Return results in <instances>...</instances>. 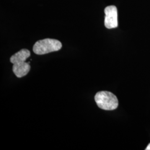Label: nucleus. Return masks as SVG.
<instances>
[{
	"instance_id": "1",
	"label": "nucleus",
	"mask_w": 150,
	"mask_h": 150,
	"mask_svg": "<svg viewBox=\"0 0 150 150\" xmlns=\"http://www.w3.org/2000/svg\"><path fill=\"white\" fill-rule=\"evenodd\" d=\"M31 55L30 51L27 49H22L10 58V62L13 64L12 71L18 78L25 76L30 72L31 67L30 63L26 62V60Z\"/></svg>"
},
{
	"instance_id": "2",
	"label": "nucleus",
	"mask_w": 150,
	"mask_h": 150,
	"mask_svg": "<svg viewBox=\"0 0 150 150\" xmlns=\"http://www.w3.org/2000/svg\"><path fill=\"white\" fill-rule=\"evenodd\" d=\"M95 101L98 107L104 110H114L118 106L117 97L109 91L98 92L95 96Z\"/></svg>"
},
{
	"instance_id": "3",
	"label": "nucleus",
	"mask_w": 150,
	"mask_h": 150,
	"mask_svg": "<svg viewBox=\"0 0 150 150\" xmlns=\"http://www.w3.org/2000/svg\"><path fill=\"white\" fill-rule=\"evenodd\" d=\"M62 47V45L59 40L52 38H45L39 40L35 43L33 47V51L36 54L42 55L58 51Z\"/></svg>"
},
{
	"instance_id": "4",
	"label": "nucleus",
	"mask_w": 150,
	"mask_h": 150,
	"mask_svg": "<svg viewBox=\"0 0 150 150\" xmlns=\"http://www.w3.org/2000/svg\"><path fill=\"white\" fill-rule=\"evenodd\" d=\"M105 26L108 29L118 27V12L115 6H107L105 8Z\"/></svg>"
},
{
	"instance_id": "5",
	"label": "nucleus",
	"mask_w": 150,
	"mask_h": 150,
	"mask_svg": "<svg viewBox=\"0 0 150 150\" xmlns=\"http://www.w3.org/2000/svg\"><path fill=\"white\" fill-rule=\"evenodd\" d=\"M146 150H150V143L149 144V145L147 146V147H146V149H145Z\"/></svg>"
}]
</instances>
